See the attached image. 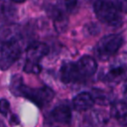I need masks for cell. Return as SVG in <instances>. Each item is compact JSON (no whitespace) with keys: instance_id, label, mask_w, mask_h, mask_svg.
Returning <instances> with one entry per match:
<instances>
[{"instance_id":"obj_1","label":"cell","mask_w":127,"mask_h":127,"mask_svg":"<svg viewBox=\"0 0 127 127\" xmlns=\"http://www.w3.org/2000/svg\"><path fill=\"white\" fill-rule=\"evenodd\" d=\"M94 12L98 20L109 26H119L122 23L121 10L110 0H96L94 3Z\"/></svg>"},{"instance_id":"obj_17","label":"cell","mask_w":127,"mask_h":127,"mask_svg":"<svg viewBox=\"0 0 127 127\" xmlns=\"http://www.w3.org/2000/svg\"><path fill=\"white\" fill-rule=\"evenodd\" d=\"M116 4L122 12L127 13V0H116Z\"/></svg>"},{"instance_id":"obj_14","label":"cell","mask_w":127,"mask_h":127,"mask_svg":"<svg viewBox=\"0 0 127 127\" xmlns=\"http://www.w3.org/2000/svg\"><path fill=\"white\" fill-rule=\"evenodd\" d=\"M24 70L26 72H29V73H31V72L32 73H39L41 71V65L38 63L27 61L26 64L24 66Z\"/></svg>"},{"instance_id":"obj_19","label":"cell","mask_w":127,"mask_h":127,"mask_svg":"<svg viewBox=\"0 0 127 127\" xmlns=\"http://www.w3.org/2000/svg\"><path fill=\"white\" fill-rule=\"evenodd\" d=\"M121 120H122V123H123L124 125H127V115H126L124 118H122Z\"/></svg>"},{"instance_id":"obj_20","label":"cell","mask_w":127,"mask_h":127,"mask_svg":"<svg viewBox=\"0 0 127 127\" xmlns=\"http://www.w3.org/2000/svg\"><path fill=\"white\" fill-rule=\"evenodd\" d=\"M14 3H23V2H25L26 0H12Z\"/></svg>"},{"instance_id":"obj_2","label":"cell","mask_w":127,"mask_h":127,"mask_svg":"<svg viewBox=\"0 0 127 127\" xmlns=\"http://www.w3.org/2000/svg\"><path fill=\"white\" fill-rule=\"evenodd\" d=\"M123 44V38L118 34H111L99 40L94 48V53L100 61H107L113 57Z\"/></svg>"},{"instance_id":"obj_7","label":"cell","mask_w":127,"mask_h":127,"mask_svg":"<svg viewBox=\"0 0 127 127\" xmlns=\"http://www.w3.org/2000/svg\"><path fill=\"white\" fill-rule=\"evenodd\" d=\"M21 38V30L15 24H7L0 27V51L5 47L17 43Z\"/></svg>"},{"instance_id":"obj_16","label":"cell","mask_w":127,"mask_h":127,"mask_svg":"<svg viewBox=\"0 0 127 127\" xmlns=\"http://www.w3.org/2000/svg\"><path fill=\"white\" fill-rule=\"evenodd\" d=\"M64 3L68 11H72L77 5V0H64Z\"/></svg>"},{"instance_id":"obj_10","label":"cell","mask_w":127,"mask_h":127,"mask_svg":"<svg viewBox=\"0 0 127 127\" xmlns=\"http://www.w3.org/2000/svg\"><path fill=\"white\" fill-rule=\"evenodd\" d=\"M95 102L93 95L89 92H80L72 100V106L76 111H86L90 109Z\"/></svg>"},{"instance_id":"obj_6","label":"cell","mask_w":127,"mask_h":127,"mask_svg":"<svg viewBox=\"0 0 127 127\" xmlns=\"http://www.w3.org/2000/svg\"><path fill=\"white\" fill-rule=\"evenodd\" d=\"M21 55L20 45L17 43L11 44L0 51V68L2 70L8 69Z\"/></svg>"},{"instance_id":"obj_4","label":"cell","mask_w":127,"mask_h":127,"mask_svg":"<svg viewBox=\"0 0 127 127\" xmlns=\"http://www.w3.org/2000/svg\"><path fill=\"white\" fill-rule=\"evenodd\" d=\"M20 95L32 100L38 106L43 107L44 105L52 101L55 93L50 87L47 86L39 87V88H31L23 84L20 90Z\"/></svg>"},{"instance_id":"obj_8","label":"cell","mask_w":127,"mask_h":127,"mask_svg":"<svg viewBox=\"0 0 127 127\" xmlns=\"http://www.w3.org/2000/svg\"><path fill=\"white\" fill-rule=\"evenodd\" d=\"M127 54L120 55L119 59L113 63V64L110 66L106 73V79L107 81L117 83L119 82L125 73L127 72Z\"/></svg>"},{"instance_id":"obj_21","label":"cell","mask_w":127,"mask_h":127,"mask_svg":"<svg viewBox=\"0 0 127 127\" xmlns=\"http://www.w3.org/2000/svg\"><path fill=\"white\" fill-rule=\"evenodd\" d=\"M0 127H6V125L4 124V122L1 121V120H0Z\"/></svg>"},{"instance_id":"obj_12","label":"cell","mask_w":127,"mask_h":127,"mask_svg":"<svg viewBox=\"0 0 127 127\" xmlns=\"http://www.w3.org/2000/svg\"><path fill=\"white\" fill-rule=\"evenodd\" d=\"M111 116L117 118V119H122L127 115V102L123 100H118L112 103L111 109H110Z\"/></svg>"},{"instance_id":"obj_9","label":"cell","mask_w":127,"mask_h":127,"mask_svg":"<svg viewBox=\"0 0 127 127\" xmlns=\"http://www.w3.org/2000/svg\"><path fill=\"white\" fill-rule=\"evenodd\" d=\"M48 53H49V47L46 44L35 42L27 48L26 51L27 61L39 63V61L42 60Z\"/></svg>"},{"instance_id":"obj_11","label":"cell","mask_w":127,"mask_h":127,"mask_svg":"<svg viewBox=\"0 0 127 127\" xmlns=\"http://www.w3.org/2000/svg\"><path fill=\"white\" fill-rule=\"evenodd\" d=\"M61 78L65 83L78 81L77 74H76V71H75V64H74V63L67 62V63H64L62 65V68H61Z\"/></svg>"},{"instance_id":"obj_15","label":"cell","mask_w":127,"mask_h":127,"mask_svg":"<svg viewBox=\"0 0 127 127\" xmlns=\"http://www.w3.org/2000/svg\"><path fill=\"white\" fill-rule=\"evenodd\" d=\"M10 109V104L9 101L6 99H0V113L3 115H7Z\"/></svg>"},{"instance_id":"obj_13","label":"cell","mask_w":127,"mask_h":127,"mask_svg":"<svg viewBox=\"0 0 127 127\" xmlns=\"http://www.w3.org/2000/svg\"><path fill=\"white\" fill-rule=\"evenodd\" d=\"M23 81H22V77L20 75H14L12 77L11 83H10V90L11 92L15 95V96H20V90L21 87L23 85Z\"/></svg>"},{"instance_id":"obj_3","label":"cell","mask_w":127,"mask_h":127,"mask_svg":"<svg viewBox=\"0 0 127 127\" xmlns=\"http://www.w3.org/2000/svg\"><path fill=\"white\" fill-rule=\"evenodd\" d=\"M71 119V111L67 104L57 105L46 117L44 127H62L67 125Z\"/></svg>"},{"instance_id":"obj_5","label":"cell","mask_w":127,"mask_h":127,"mask_svg":"<svg viewBox=\"0 0 127 127\" xmlns=\"http://www.w3.org/2000/svg\"><path fill=\"white\" fill-rule=\"evenodd\" d=\"M74 64L78 80L92 76L97 69L96 61L90 56H83L76 63H74Z\"/></svg>"},{"instance_id":"obj_18","label":"cell","mask_w":127,"mask_h":127,"mask_svg":"<svg viewBox=\"0 0 127 127\" xmlns=\"http://www.w3.org/2000/svg\"><path fill=\"white\" fill-rule=\"evenodd\" d=\"M123 94H124L125 98L127 99V81L125 82V84H124V87H123Z\"/></svg>"}]
</instances>
